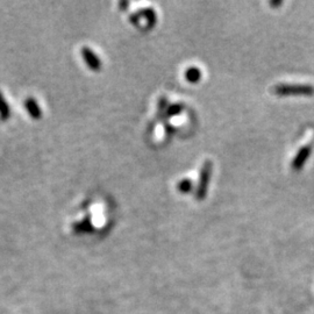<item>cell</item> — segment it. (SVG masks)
<instances>
[{"label":"cell","instance_id":"cell-4","mask_svg":"<svg viewBox=\"0 0 314 314\" xmlns=\"http://www.w3.org/2000/svg\"><path fill=\"white\" fill-rule=\"evenodd\" d=\"M141 16H145V19H147L148 21V27L149 29L153 27V26L156 24V13H155V11L153 10V8H145L144 11H142L140 13Z\"/></svg>","mask_w":314,"mask_h":314},{"label":"cell","instance_id":"cell-5","mask_svg":"<svg viewBox=\"0 0 314 314\" xmlns=\"http://www.w3.org/2000/svg\"><path fill=\"white\" fill-rule=\"evenodd\" d=\"M185 78L188 79L190 83H197L199 79L201 78V72L198 68H190L187 72H185Z\"/></svg>","mask_w":314,"mask_h":314},{"label":"cell","instance_id":"cell-6","mask_svg":"<svg viewBox=\"0 0 314 314\" xmlns=\"http://www.w3.org/2000/svg\"><path fill=\"white\" fill-rule=\"evenodd\" d=\"M182 110H183V105L182 104L171 105L169 108L165 109V117L167 118H171V117L178 116V114L182 113Z\"/></svg>","mask_w":314,"mask_h":314},{"label":"cell","instance_id":"cell-2","mask_svg":"<svg viewBox=\"0 0 314 314\" xmlns=\"http://www.w3.org/2000/svg\"><path fill=\"white\" fill-rule=\"evenodd\" d=\"M211 172H212V162L206 161L201 168L200 178H199V183L196 192V198L198 200H204L206 198L207 188H209V183L211 178Z\"/></svg>","mask_w":314,"mask_h":314},{"label":"cell","instance_id":"cell-7","mask_svg":"<svg viewBox=\"0 0 314 314\" xmlns=\"http://www.w3.org/2000/svg\"><path fill=\"white\" fill-rule=\"evenodd\" d=\"M192 189V182L190 179H183L182 182L178 184V190L182 193H187L189 191H191Z\"/></svg>","mask_w":314,"mask_h":314},{"label":"cell","instance_id":"cell-9","mask_svg":"<svg viewBox=\"0 0 314 314\" xmlns=\"http://www.w3.org/2000/svg\"><path fill=\"white\" fill-rule=\"evenodd\" d=\"M271 5L272 6H281L282 5V2H280V3H271Z\"/></svg>","mask_w":314,"mask_h":314},{"label":"cell","instance_id":"cell-1","mask_svg":"<svg viewBox=\"0 0 314 314\" xmlns=\"http://www.w3.org/2000/svg\"><path fill=\"white\" fill-rule=\"evenodd\" d=\"M273 94L280 97H286V96H305L311 97L314 96V86L312 85H304V84H293V85H289V84H282V85H277L273 87Z\"/></svg>","mask_w":314,"mask_h":314},{"label":"cell","instance_id":"cell-8","mask_svg":"<svg viewBox=\"0 0 314 314\" xmlns=\"http://www.w3.org/2000/svg\"><path fill=\"white\" fill-rule=\"evenodd\" d=\"M165 106H167V100L164 98H162L161 101H160V109L163 110L165 108Z\"/></svg>","mask_w":314,"mask_h":314},{"label":"cell","instance_id":"cell-3","mask_svg":"<svg viewBox=\"0 0 314 314\" xmlns=\"http://www.w3.org/2000/svg\"><path fill=\"white\" fill-rule=\"evenodd\" d=\"M312 153V145H304V147L299 150L298 154L295 155L294 160L292 162V169L294 171H298L303 168V165L308 160L309 155Z\"/></svg>","mask_w":314,"mask_h":314}]
</instances>
